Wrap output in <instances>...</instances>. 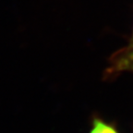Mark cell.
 Masks as SVG:
<instances>
[{"mask_svg":"<svg viewBox=\"0 0 133 133\" xmlns=\"http://www.w3.org/2000/svg\"><path fill=\"white\" fill-rule=\"evenodd\" d=\"M123 71L133 72V32L128 45L121 48L110 57L109 66L104 71V77L111 79Z\"/></svg>","mask_w":133,"mask_h":133,"instance_id":"obj_1","label":"cell"},{"mask_svg":"<svg viewBox=\"0 0 133 133\" xmlns=\"http://www.w3.org/2000/svg\"><path fill=\"white\" fill-rule=\"evenodd\" d=\"M89 133H120L111 123L106 122L104 119L100 118L98 116H94L91 119V129Z\"/></svg>","mask_w":133,"mask_h":133,"instance_id":"obj_2","label":"cell"}]
</instances>
